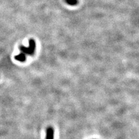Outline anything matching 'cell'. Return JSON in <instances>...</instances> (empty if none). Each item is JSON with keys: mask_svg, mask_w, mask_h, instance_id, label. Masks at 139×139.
Listing matches in <instances>:
<instances>
[{"mask_svg": "<svg viewBox=\"0 0 139 139\" xmlns=\"http://www.w3.org/2000/svg\"><path fill=\"white\" fill-rule=\"evenodd\" d=\"M36 44L35 42L34 39H30L29 41V47H26L23 45H21L19 47V49L21 52L24 53L25 55H33L35 50Z\"/></svg>", "mask_w": 139, "mask_h": 139, "instance_id": "obj_1", "label": "cell"}, {"mask_svg": "<svg viewBox=\"0 0 139 139\" xmlns=\"http://www.w3.org/2000/svg\"><path fill=\"white\" fill-rule=\"evenodd\" d=\"M46 139H54V129L49 126L46 130Z\"/></svg>", "mask_w": 139, "mask_h": 139, "instance_id": "obj_2", "label": "cell"}, {"mask_svg": "<svg viewBox=\"0 0 139 139\" xmlns=\"http://www.w3.org/2000/svg\"><path fill=\"white\" fill-rule=\"evenodd\" d=\"M15 59L19 61V62H25L26 60V55L24 54V53H20V54L16 55L15 57Z\"/></svg>", "mask_w": 139, "mask_h": 139, "instance_id": "obj_3", "label": "cell"}, {"mask_svg": "<svg viewBox=\"0 0 139 139\" xmlns=\"http://www.w3.org/2000/svg\"><path fill=\"white\" fill-rule=\"evenodd\" d=\"M66 2L67 4H68L70 5H76L78 3L77 0H66Z\"/></svg>", "mask_w": 139, "mask_h": 139, "instance_id": "obj_4", "label": "cell"}]
</instances>
